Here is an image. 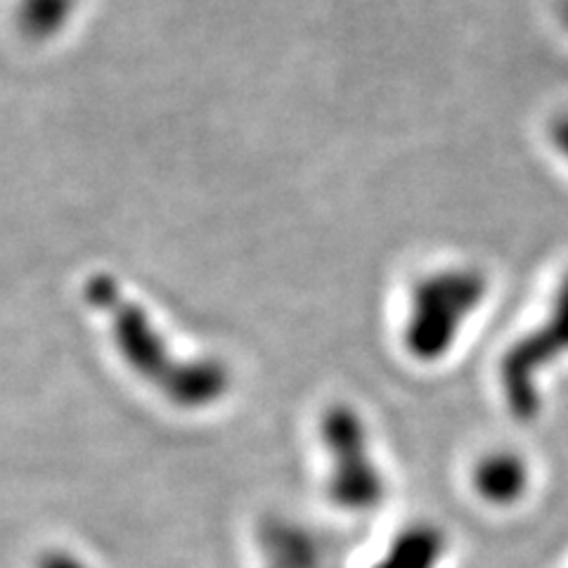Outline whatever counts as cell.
<instances>
[{
  "mask_svg": "<svg viewBox=\"0 0 568 568\" xmlns=\"http://www.w3.org/2000/svg\"><path fill=\"white\" fill-rule=\"evenodd\" d=\"M83 298L104 320L119 363L175 410L204 413L230 396L233 372L227 363L178 351L150 311L114 275L88 277Z\"/></svg>",
  "mask_w": 568,
  "mask_h": 568,
  "instance_id": "1",
  "label": "cell"
},
{
  "mask_svg": "<svg viewBox=\"0 0 568 568\" xmlns=\"http://www.w3.org/2000/svg\"><path fill=\"white\" fill-rule=\"evenodd\" d=\"M471 486L476 495L488 505L509 507L517 505L528 493L530 471L521 455L495 450L476 462L471 471Z\"/></svg>",
  "mask_w": 568,
  "mask_h": 568,
  "instance_id": "5",
  "label": "cell"
},
{
  "mask_svg": "<svg viewBox=\"0 0 568 568\" xmlns=\"http://www.w3.org/2000/svg\"><path fill=\"white\" fill-rule=\"evenodd\" d=\"M568 353V277L555 296L552 313L536 332L514 344L500 363V384L509 413L519 422L536 419L540 410V372Z\"/></svg>",
  "mask_w": 568,
  "mask_h": 568,
  "instance_id": "4",
  "label": "cell"
},
{
  "mask_svg": "<svg viewBox=\"0 0 568 568\" xmlns=\"http://www.w3.org/2000/svg\"><path fill=\"white\" fill-rule=\"evenodd\" d=\"M77 0H20L17 6V27L31 41H48L64 31Z\"/></svg>",
  "mask_w": 568,
  "mask_h": 568,
  "instance_id": "7",
  "label": "cell"
},
{
  "mask_svg": "<svg viewBox=\"0 0 568 568\" xmlns=\"http://www.w3.org/2000/svg\"><path fill=\"white\" fill-rule=\"evenodd\" d=\"M552 138H555V145L561 150V154L568 156V116H561L555 121Z\"/></svg>",
  "mask_w": 568,
  "mask_h": 568,
  "instance_id": "9",
  "label": "cell"
},
{
  "mask_svg": "<svg viewBox=\"0 0 568 568\" xmlns=\"http://www.w3.org/2000/svg\"><path fill=\"white\" fill-rule=\"evenodd\" d=\"M488 282L471 268L440 271L419 280L403 327V346L417 363H438L465 327L467 317L481 306Z\"/></svg>",
  "mask_w": 568,
  "mask_h": 568,
  "instance_id": "3",
  "label": "cell"
},
{
  "mask_svg": "<svg viewBox=\"0 0 568 568\" xmlns=\"http://www.w3.org/2000/svg\"><path fill=\"white\" fill-rule=\"evenodd\" d=\"M325 453V495L344 514H369L386 500V476L372 450L367 422L348 403H334L317 419Z\"/></svg>",
  "mask_w": 568,
  "mask_h": 568,
  "instance_id": "2",
  "label": "cell"
},
{
  "mask_svg": "<svg viewBox=\"0 0 568 568\" xmlns=\"http://www.w3.org/2000/svg\"><path fill=\"white\" fill-rule=\"evenodd\" d=\"M561 17H564V22L568 24V0L564 3V10H561Z\"/></svg>",
  "mask_w": 568,
  "mask_h": 568,
  "instance_id": "10",
  "label": "cell"
},
{
  "mask_svg": "<svg viewBox=\"0 0 568 568\" xmlns=\"http://www.w3.org/2000/svg\"><path fill=\"white\" fill-rule=\"evenodd\" d=\"M33 568H93L74 549L67 547H55V549H45V552L39 555Z\"/></svg>",
  "mask_w": 568,
  "mask_h": 568,
  "instance_id": "8",
  "label": "cell"
},
{
  "mask_svg": "<svg viewBox=\"0 0 568 568\" xmlns=\"http://www.w3.org/2000/svg\"><path fill=\"white\" fill-rule=\"evenodd\" d=\"M446 552L448 536L443 528L417 521L396 532L372 568H438Z\"/></svg>",
  "mask_w": 568,
  "mask_h": 568,
  "instance_id": "6",
  "label": "cell"
}]
</instances>
